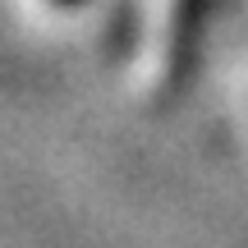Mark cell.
<instances>
[{
  "mask_svg": "<svg viewBox=\"0 0 248 248\" xmlns=\"http://www.w3.org/2000/svg\"><path fill=\"white\" fill-rule=\"evenodd\" d=\"M207 28V0H175V32H170V74L184 78L198 60Z\"/></svg>",
  "mask_w": 248,
  "mask_h": 248,
  "instance_id": "cell-1",
  "label": "cell"
},
{
  "mask_svg": "<svg viewBox=\"0 0 248 248\" xmlns=\"http://www.w3.org/2000/svg\"><path fill=\"white\" fill-rule=\"evenodd\" d=\"M51 5H60V9H78V5H88V0H51Z\"/></svg>",
  "mask_w": 248,
  "mask_h": 248,
  "instance_id": "cell-2",
  "label": "cell"
}]
</instances>
